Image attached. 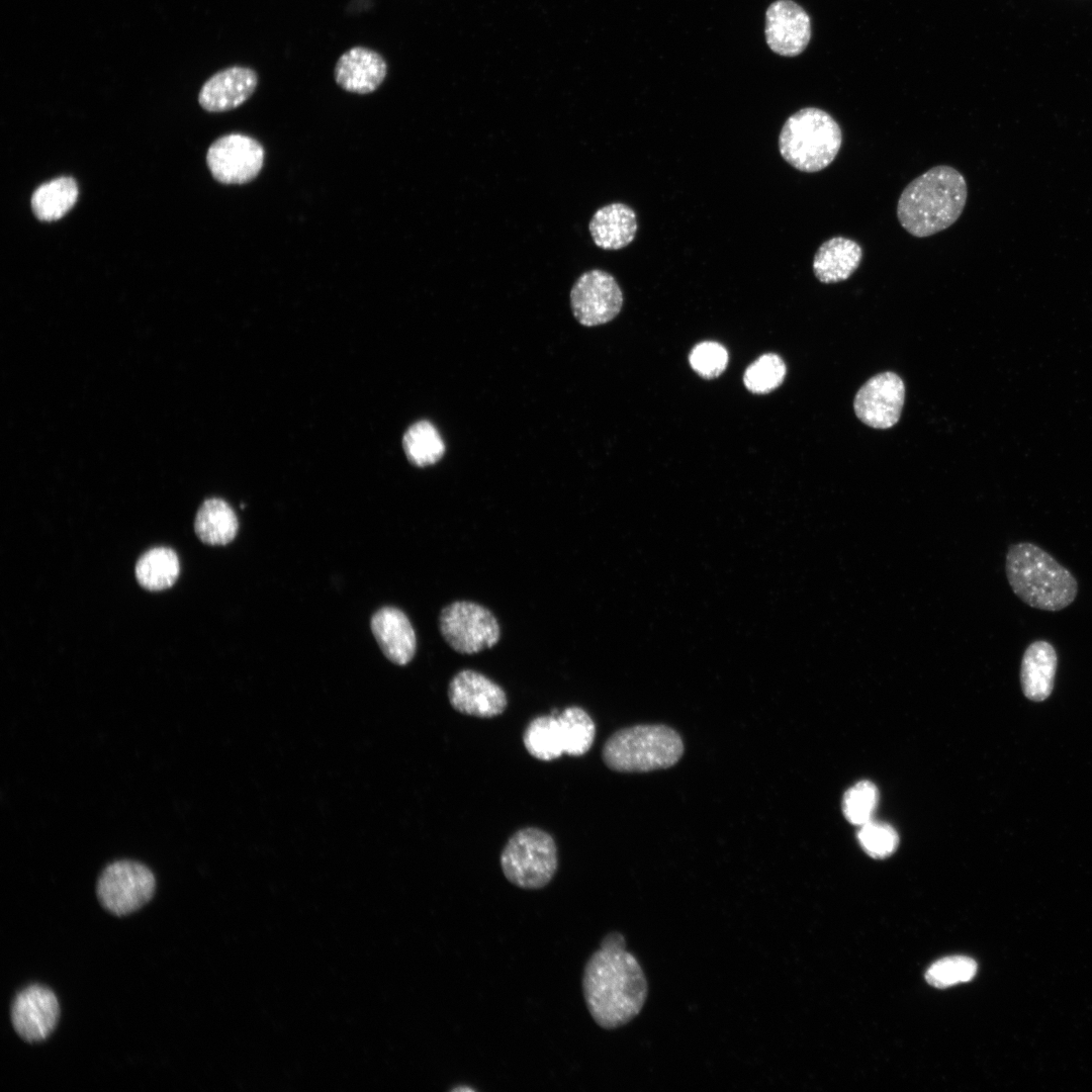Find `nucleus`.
<instances>
[{
    "instance_id": "nucleus-1",
    "label": "nucleus",
    "mask_w": 1092,
    "mask_h": 1092,
    "mask_svg": "<svg viewBox=\"0 0 1092 1092\" xmlns=\"http://www.w3.org/2000/svg\"><path fill=\"white\" fill-rule=\"evenodd\" d=\"M581 983L587 1010L604 1029L630 1022L640 1013L648 993L644 972L618 931L602 939L584 966Z\"/></svg>"
},
{
    "instance_id": "nucleus-2",
    "label": "nucleus",
    "mask_w": 1092,
    "mask_h": 1092,
    "mask_svg": "<svg viewBox=\"0 0 1092 1092\" xmlns=\"http://www.w3.org/2000/svg\"><path fill=\"white\" fill-rule=\"evenodd\" d=\"M967 196L966 179L957 169L935 166L904 188L897 203V217L910 235L929 237L958 220Z\"/></svg>"
},
{
    "instance_id": "nucleus-3",
    "label": "nucleus",
    "mask_w": 1092,
    "mask_h": 1092,
    "mask_svg": "<svg viewBox=\"0 0 1092 1092\" xmlns=\"http://www.w3.org/2000/svg\"><path fill=\"white\" fill-rule=\"evenodd\" d=\"M1005 571L1013 593L1034 609L1061 611L1069 607L1078 594V583L1072 572L1030 542L1009 546Z\"/></svg>"
},
{
    "instance_id": "nucleus-4",
    "label": "nucleus",
    "mask_w": 1092,
    "mask_h": 1092,
    "mask_svg": "<svg viewBox=\"0 0 1092 1092\" xmlns=\"http://www.w3.org/2000/svg\"><path fill=\"white\" fill-rule=\"evenodd\" d=\"M682 753L684 742L674 729L662 724H644L613 733L603 747L602 756L613 770L646 772L674 765Z\"/></svg>"
},
{
    "instance_id": "nucleus-5",
    "label": "nucleus",
    "mask_w": 1092,
    "mask_h": 1092,
    "mask_svg": "<svg viewBox=\"0 0 1092 1092\" xmlns=\"http://www.w3.org/2000/svg\"><path fill=\"white\" fill-rule=\"evenodd\" d=\"M841 144L842 131L837 121L816 107H805L789 116L779 135V150L784 160L807 173L829 166Z\"/></svg>"
},
{
    "instance_id": "nucleus-6",
    "label": "nucleus",
    "mask_w": 1092,
    "mask_h": 1092,
    "mask_svg": "<svg viewBox=\"0 0 1092 1092\" xmlns=\"http://www.w3.org/2000/svg\"><path fill=\"white\" fill-rule=\"evenodd\" d=\"M557 866L554 839L536 827L518 830L500 853V867L505 877L511 884L522 889L544 888L553 879Z\"/></svg>"
},
{
    "instance_id": "nucleus-7",
    "label": "nucleus",
    "mask_w": 1092,
    "mask_h": 1092,
    "mask_svg": "<svg viewBox=\"0 0 1092 1092\" xmlns=\"http://www.w3.org/2000/svg\"><path fill=\"white\" fill-rule=\"evenodd\" d=\"M156 880L152 871L134 860H116L100 874L96 894L102 907L116 916L128 915L154 896Z\"/></svg>"
},
{
    "instance_id": "nucleus-8",
    "label": "nucleus",
    "mask_w": 1092,
    "mask_h": 1092,
    "mask_svg": "<svg viewBox=\"0 0 1092 1092\" xmlns=\"http://www.w3.org/2000/svg\"><path fill=\"white\" fill-rule=\"evenodd\" d=\"M439 628L445 641L455 651L473 654L495 645L500 636L496 618L486 608L467 601H457L442 609Z\"/></svg>"
},
{
    "instance_id": "nucleus-9",
    "label": "nucleus",
    "mask_w": 1092,
    "mask_h": 1092,
    "mask_svg": "<svg viewBox=\"0 0 1092 1092\" xmlns=\"http://www.w3.org/2000/svg\"><path fill=\"white\" fill-rule=\"evenodd\" d=\"M206 163L219 183L246 184L259 175L264 164V149L251 136L226 134L210 145Z\"/></svg>"
},
{
    "instance_id": "nucleus-10",
    "label": "nucleus",
    "mask_w": 1092,
    "mask_h": 1092,
    "mask_svg": "<svg viewBox=\"0 0 1092 1092\" xmlns=\"http://www.w3.org/2000/svg\"><path fill=\"white\" fill-rule=\"evenodd\" d=\"M570 305L579 324L595 327L612 321L620 312L623 293L610 273L593 269L575 281L570 291Z\"/></svg>"
},
{
    "instance_id": "nucleus-11",
    "label": "nucleus",
    "mask_w": 1092,
    "mask_h": 1092,
    "mask_svg": "<svg viewBox=\"0 0 1092 1092\" xmlns=\"http://www.w3.org/2000/svg\"><path fill=\"white\" fill-rule=\"evenodd\" d=\"M905 386L894 372L870 378L857 391L853 407L856 417L875 429H889L899 420L904 404Z\"/></svg>"
},
{
    "instance_id": "nucleus-12",
    "label": "nucleus",
    "mask_w": 1092,
    "mask_h": 1092,
    "mask_svg": "<svg viewBox=\"0 0 1092 1092\" xmlns=\"http://www.w3.org/2000/svg\"><path fill=\"white\" fill-rule=\"evenodd\" d=\"M60 1005L54 992L40 985H31L14 998L10 1017L15 1032L27 1042H39L49 1037L57 1026Z\"/></svg>"
},
{
    "instance_id": "nucleus-13",
    "label": "nucleus",
    "mask_w": 1092,
    "mask_h": 1092,
    "mask_svg": "<svg viewBox=\"0 0 1092 1092\" xmlns=\"http://www.w3.org/2000/svg\"><path fill=\"white\" fill-rule=\"evenodd\" d=\"M448 699L459 713L478 718H492L504 713L508 700L505 691L484 674L463 669L450 680Z\"/></svg>"
},
{
    "instance_id": "nucleus-14",
    "label": "nucleus",
    "mask_w": 1092,
    "mask_h": 1092,
    "mask_svg": "<svg viewBox=\"0 0 1092 1092\" xmlns=\"http://www.w3.org/2000/svg\"><path fill=\"white\" fill-rule=\"evenodd\" d=\"M765 38L769 49L778 55H800L811 38L808 13L792 0L775 1L765 12Z\"/></svg>"
},
{
    "instance_id": "nucleus-15",
    "label": "nucleus",
    "mask_w": 1092,
    "mask_h": 1092,
    "mask_svg": "<svg viewBox=\"0 0 1092 1092\" xmlns=\"http://www.w3.org/2000/svg\"><path fill=\"white\" fill-rule=\"evenodd\" d=\"M257 84L258 76L253 69L230 67L215 73L203 84L198 102L209 112L229 111L248 100Z\"/></svg>"
},
{
    "instance_id": "nucleus-16",
    "label": "nucleus",
    "mask_w": 1092,
    "mask_h": 1092,
    "mask_svg": "<svg viewBox=\"0 0 1092 1092\" xmlns=\"http://www.w3.org/2000/svg\"><path fill=\"white\" fill-rule=\"evenodd\" d=\"M387 65L377 52L364 47H354L338 60L334 77L344 90L357 94L375 91L383 82Z\"/></svg>"
},
{
    "instance_id": "nucleus-17",
    "label": "nucleus",
    "mask_w": 1092,
    "mask_h": 1092,
    "mask_svg": "<svg viewBox=\"0 0 1092 1092\" xmlns=\"http://www.w3.org/2000/svg\"><path fill=\"white\" fill-rule=\"evenodd\" d=\"M370 627L381 651L391 662L405 665L414 658L416 633L401 610L394 607L379 609L373 614Z\"/></svg>"
},
{
    "instance_id": "nucleus-18",
    "label": "nucleus",
    "mask_w": 1092,
    "mask_h": 1092,
    "mask_svg": "<svg viewBox=\"0 0 1092 1092\" xmlns=\"http://www.w3.org/2000/svg\"><path fill=\"white\" fill-rule=\"evenodd\" d=\"M1057 666L1058 654L1050 642H1031L1024 650L1020 664V684L1024 696L1035 702L1045 700L1053 691Z\"/></svg>"
},
{
    "instance_id": "nucleus-19",
    "label": "nucleus",
    "mask_w": 1092,
    "mask_h": 1092,
    "mask_svg": "<svg viewBox=\"0 0 1092 1092\" xmlns=\"http://www.w3.org/2000/svg\"><path fill=\"white\" fill-rule=\"evenodd\" d=\"M589 232L595 244L604 250L625 248L637 232L636 213L625 203L605 205L594 213Z\"/></svg>"
},
{
    "instance_id": "nucleus-20",
    "label": "nucleus",
    "mask_w": 1092,
    "mask_h": 1092,
    "mask_svg": "<svg viewBox=\"0 0 1092 1092\" xmlns=\"http://www.w3.org/2000/svg\"><path fill=\"white\" fill-rule=\"evenodd\" d=\"M862 249L858 243L844 237L825 241L816 251L813 271L822 283H837L848 279L858 268Z\"/></svg>"
},
{
    "instance_id": "nucleus-21",
    "label": "nucleus",
    "mask_w": 1092,
    "mask_h": 1092,
    "mask_svg": "<svg viewBox=\"0 0 1092 1092\" xmlns=\"http://www.w3.org/2000/svg\"><path fill=\"white\" fill-rule=\"evenodd\" d=\"M194 530L197 537L208 545H225L232 542L239 530V521L232 507L223 499L212 497L199 507Z\"/></svg>"
},
{
    "instance_id": "nucleus-22",
    "label": "nucleus",
    "mask_w": 1092,
    "mask_h": 1092,
    "mask_svg": "<svg viewBox=\"0 0 1092 1092\" xmlns=\"http://www.w3.org/2000/svg\"><path fill=\"white\" fill-rule=\"evenodd\" d=\"M78 185L72 177H59L38 186L31 196L33 214L41 221L63 217L76 203Z\"/></svg>"
},
{
    "instance_id": "nucleus-23",
    "label": "nucleus",
    "mask_w": 1092,
    "mask_h": 1092,
    "mask_svg": "<svg viewBox=\"0 0 1092 1092\" xmlns=\"http://www.w3.org/2000/svg\"><path fill=\"white\" fill-rule=\"evenodd\" d=\"M523 742L527 751L539 760L550 761L565 753V734L554 715L534 718L526 727Z\"/></svg>"
},
{
    "instance_id": "nucleus-24",
    "label": "nucleus",
    "mask_w": 1092,
    "mask_h": 1092,
    "mask_svg": "<svg viewBox=\"0 0 1092 1092\" xmlns=\"http://www.w3.org/2000/svg\"><path fill=\"white\" fill-rule=\"evenodd\" d=\"M180 571L176 552L168 547H155L138 560L134 573L138 582L149 590H163L174 584Z\"/></svg>"
},
{
    "instance_id": "nucleus-25",
    "label": "nucleus",
    "mask_w": 1092,
    "mask_h": 1092,
    "mask_svg": "<svg viewBox=\"0 0 1092 1092\" xmlns=\"http://www.w3.org/2000/svg\"><path fill=\"white\" fill-rule=\"evenodd\" d=\"M402 445L408 461L418 467L435 464L445 453L444 441L429 421L413 424L403 435Z\"/></svg>"
},
{
    "instance_id": "nucleus-26",
    "label": "nucleus",
    "mask_w": 1092,
    "mask_h": 1092,
    "mask_svg": "<svg viewBox=\"0 0 1092 1092\" xmlns=\"http://www.w3.org/2000/svg\"><path fill=\"white\" fill-rule=\"evenodd\" d=\"M558 718L565 734V754H585L596 737V725L590 716L582 708L572 706L559 713Z\"/></svg>"
},
{
    "instance_id": "nucleus-27",
    "label": "nucleus",
    "mask_w": 1092,
    "mask_h": 1092,
    "mask_svg": "<svg viewBox=\"0 0 1092 1092\" xmlns=\"http://www.w3.org/2000/svg\"><path fill=\"white\" fill-rule=\"evenodd\" d=\"M879 799V790L874 783L859 781L843 795V815L851 824L860 826L873 819Z\"/></svg>"
},
{
    "instance_id": "nucleus-28",
    "label": "nucleus",
    "mask_w": 1092,
    "mask_h": 1092,
    "mask_svg": "<svg viewBox=\"0 0 1092 1092\" xmlns=\"http://www.w3.org/2000/svg\"><path fill=\"white\" fill-rule=\"evenodd\" d=\"M786 376V364L777 354L760 356L744 372L746 388L753 393H767L779 387Z\"/></svg>"
},
{
    "instance_id": "nucleus-29",
    "label": "nucleus",
    "mask_w": 1092,
    "mask_h": 1092,
    "mask_svg": "<svg viewBox=\"0 0 1092 1092\" xmlns=\"http://www.w3.org/2000/svg\"><path fill=\"white\" fill-rule=\"evenodd\" d=\"M977 969L976 962L969 957H947L931 965L925 979L936 988H945L969 982L976 975Z\"/></svg>"
},
{
    "instance_id": "nucleus-30",
    "label": "nucleus",
    "mask_w": 1092,
    "mask_h": 1092,
    "mask_svg": "<svg viewBox=\"0 0 1092 1092\" xmlns=\"http://www.w3.org/2000/svg\"><path fill=\"white\" fill-rule=\"evenodd\" d=\"M857 840L866 853L874 858H885L891 855L899 844V836L895 828L874 819L859 826Z\"/></svg>"
},
{
    "instance_id": "nucleus-31",
    "label": "nucleus",
    "mask_w": 1092,
    "mask_h": 1092,
    "mask_svg": "<svg viewBox=\"0 0 1092 1092\" xmlns=\"http://www.w3.org/2000/svg\"><path fill=\"white\" fill-rule=\"evenodd\" d=\"M692 368L702 377L711 379L719 376L728 363L726 349L717 342L706 341L696 345L690 353Z\"/></svg>"
}]
</instances>
